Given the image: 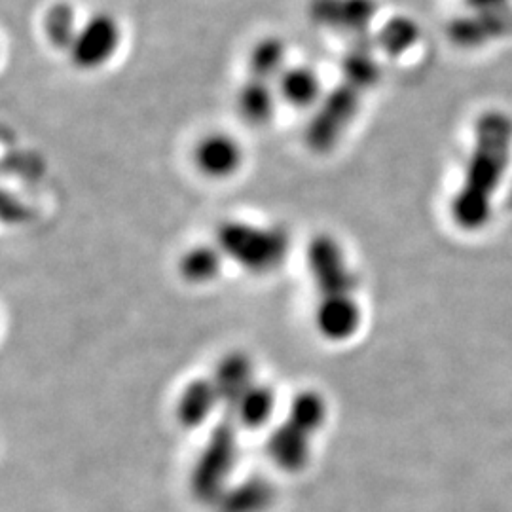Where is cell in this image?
Listing matches in <instances>:
<instances>
[{
	"instance_id": "obj_1",
	"label": "cell",
	"mask_w": 512,
	"mask_h": 512,
	"mask_svg": "<svg viewBox=\"0 0 512 512\" xmlns=\"http://www.w3.org/2000/svg\"><path fill=\"white\" fill-rule=\"evenodd\" d=\"M308 270L315 291V329L334 344L348 342L361 327L357 283L340 241L329 234L311 239Z\"/></svg>"
},
{
	"instance_id": "obj_2",
	"label": "cell",
	"mask_w": 512,
	"mask_h": 512,
	"mask_svg": "<svg viewBox=\"0 0 512 512\" xmlns=\"http://www.w3.org/2000/svg\"><path fill=\"white\" fill-rule=\"evenodd\" d=\"M217 247L224 258L249 274L277 270L289 255L287 232L275 226H260L245 220H224L217 226Z\"/></svg>"
},
{
	"instance_id": "obj_3",
	"label": "cell",
	"mask_w": 512,
	"mask_h": 512,
	"mask_svg": "<svg viewBox=\"0 0 512 512\" xmlns=\"http://www.w3.org/2000/svg\"><path fill=\"white\" fill-rule=\"evenodd\" d=\"M327 420V401L317 391H302L293 399L285 420L270 435L266 450L277 467L298 471L310 456L311 440Z\"/></svg>"
},
{
	"instance_id": "obj_4",
	"label": "cell",
	"mask_w": 512,
	"mask_h": 512,
	"mask_svg": "<svg viewBox=\"0 0 512 512\" xmlns=\"http://www.w3.org/2000/svg\"><path fill=\"white\" fill-rule=\"evenodd\" d=\"M361 95L346 82L323 95L304 131V141L311 152L327 154L340 143L361 109Z\"/></svg>"
},
{
	"instance_id": "obj_5",
	"label": "cell",
	"mask_w": 512,
	"mask_h": 512,
	"mask_svg": "<svg viewBox=\"0 0 512 512\" xmlns=\"http://www.w3.org/2000/svg\"><path fill=\"white\" fill-rule=\"evenodd\" d=\"M238 416L230 406H222L219 421L215 423L205 444L202 458L194 471V486L200 494L219 492L224 478L230 475L238 454Z\"/></svg>"
},
{
	"instance_id": "obj_6",
	"label": "cell",
	"mask_w": 512,
	"mask_h": 512,
	"mask_svg": "<svg viewBox=\"0 0 512 512\" xmlns=\"http://www.w3.org/2000/svg\"><path fill=\"white\" fill-rule=\"evenodd\" d=\"M120 46V25L107 12H97L88 19L69 50L74 67L82 71H95L109 63Z\"/></svg>"
},
{
	"instance_id": "obj_7",
	"label": "cell",
	"mask_w": 512,
	"mask_h": 512,
	"mask_svg": "<svg viewBox=\"0 0 512 512\" xmlns=\"http://www.w3.org/2000/svg\"><path fill=\"white\" fill-rule=\"evenodd\" d=\"M310 19L325 29L365 35L378 14L376 0H310Z\"/></svg>"
},
{
	"instance_id": "obj_8",
	"label": "cell",
	"mask_w": 512,
	"mask_h": 512,
	"mask_svg": "<svg viewBox=\"0 0 512 512\" xmlns=\"http://www.w3.org/2000/svg\"><path fill=\"white\" fill-rule=\"evenodd\" d=\"M243 162V150L232 135L209 133L194 148V164L209 179L232 177Z\"/></svg>"
},
{
	"instance_id": "obj_9",
	"label": "cell",
	"mask_w": 512,
	"mask_h": 512,
	"mask_svg": "<svg viewBox=\"0 0 512 512\" xmlns=\"http://www.w3.org/2000/svg\"><path fill=\"white\" fill-rule=\"evenodd\" d=\"M222 408L220 391L213 376L196 378L184 385L175 404V416L184 427H200Z\"/></svg>"
},
{
	"instance_id": "obj_10",
	"label": "cell",
	"mask_w": 512,
	"mask_h": 512,
	"mask_svg": "<svg viewBox=\"0 0 512 512\" xmlns=\"http://www.w3.org/2000/svg\"><path fill=\"white\" fill-rule=\"evenodd\" d=\"M277 95L294 109H310L323 99L321 78L311 67H287L277 80Z\"/></svg>"
},
{
	"instance_id": "obj_11",
	"label": "cell",
	"mask_w": 512,
	"mask_h": 512,
	"mask_svg": "<svg viewBox=\"0 0 512 512\" xmlns=\"http://www.w3.org/2000/svg\"><path fill=\"white\" fill-rule=\"evenodd\" d=\"M222 406H230L236 412L239 425L243 429H260L274 414L275 395L268 385L255 382L249 385L236 401L222 404Z\"/></svg>"
},
{
	"instance_id": "obj_12",
	"label": "cell",
	"mask_w": 512,
	"mask_h": 512,
	"mask_svg": "<svg viewBox=\"0 0 512 512\" xmlns=\"http://www.w3.org/2000/svg\"><path fill=\"white\" fill-rule=\"evenodd\" d=\"M277 90L270 82L251 78L241 84L238 92V110L241 118L253 126H264L272 120L275 112Z\"/></svg>"
},
{
	"instance_id": "obj_13",
	"label": "cell",
	"mask_w": 512,
	"mask_h": 512,
	"mask_svg": "<svg viewBox=\"0 0 512 512\" xmlns=\"http://www.w3.org/2000/svg\"><path fill=\"white\" fill-rule=\"evenodd\" d=\"M224 255L217 245H196L179 258V274L186 283L207 285L219 277Z\"/></svg>"
},
{
	"instance_id": "obj_14",
	"label": "cell",
	"mask_w": 512,
	"mask_h": 512,
	"mask_svg": "<svg viewBox=\"0 0 512 512\" xmlns=\"http://www.w3.org/2000/svg\"><path fill=\"white\" fill-rule=\"evenodd\" d=\"M287 46L279 37H264L255 42L249 52V73L251 78L262 82H274L287 69Z\"/></svg>"
},
{
	"instance_id": "obj_15",
	"label": "cell",
	"mask_w": 512,
	"mask_h": 512,
	"mask_svg": "<svg viewBox=\"0 0 512 512\" xmlns=\"http://www.w3.org/2000/svg\"><path fill=\"white\" fill-rule=\"evenodd\" d=\"M340 71L342 82L353 86L361 93L374 88L382 78V67L378 65L374 55L370 54V48L365 44L349 50L348 54L342 57Z\"/></svg>"
},
{
	"instance_id": "obj_16",
	"label": "cell",
	"mask_w": 512,
	"mask_h": 512,
	"mask_svg": "<svg viewBox=\"0 0 512 512\" xmlns=\"http://www.w3.org/2000/svg\"><path fill=\"white\" fill-rule=\"evenodd\" d=\"M418 40H420V27L414 19L406 18V16L387 19L384 27L374 38L376 46L391 57L408 52L410 48L416 46Z\"/></svg>"
},
{
	"instance_id": "obj_17",
	"label": "cell",
	"mask_w": 512,
	"mask_h": 512,
	"mask_svg": "<svg viewBox=\"0 0 512 512\" xmlns=\"http://www.w3.org/2000/svg\"><path fill=\"white\" fill-rule=\"evenodd\" d=\"M80 27L76 25V12L69 2H55L44 16V35L57 50H71Z\"/></svg>"
}]
</instances>
